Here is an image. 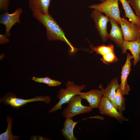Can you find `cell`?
I'll use <instances>...</instances> for the list:
<instances>
[{"label":"cell","instance_id":"27","mask_svg":"<svg viewBox=\"0 0 140 140\" xmlns=\"http://www.w3.org/2000/svg\"></svg>","mask_w":140,"mask_h":140},{"label":"cell","instance_id":"26","mask_svg":"<svg viewBox=\"0 0 140 140\" xmlns=\"http://www.w3.org/2000/svg\"><path fill=\"white\" fill-rule=\"evenodd\" d=\"M105 0H100V1L102 2H103Z\"/></svg>","mask_w":140,"mask_h":140},{"label":"cell","instance_id":"6","mask_svg":"<svg viewBox=\"0 0 140 140\" xmlns=\"http://www.w3.org/2000/svg\"><path fill=\"white\" fill-rule=\"evenodd\" d=\"M98 108L101 114L114 117L120 123L129 121L118 111L113 104L105 97L102 96Z\"/></svg>","mask_w":140,"mask_h":140},{"label":"cell","instance_id":"23","mask_svg":"<svg viewBox=\"0 0 140 140\" xmlns=\"http://www.w3.org/2000/svg\"><path fill=\"white\" fill-rule=\"evenodd\" d=\"M135 11V15L140 18V0H129Z\"/></svg>","mask_w":140,"mask_h":140},{"label":"cell","instance_id":"9","mask_svg":"<svg viewBox=\"0 0 140 140\" xmlns=\"http://www.w3.org/2000/svg\"><path fill=\"white\" fill-rule=\"evenodd\" d=\"M23 12V9L18 8L12 13H9L7 11L1 15L0 23L5 26V34L8 37L10 35V31L12 27L17 23L20 24V17Z\"/></svg>","mask_w":140,"mask_h":140},{"label":"cell","instance_id":"24","mask_svg":"<svg viewBox=\"0 0 140 140\" xmlns=\"http://www.w3.org/2000/svg\"><path fill=\"white\" fill-rule=\"evenodd\" d=\"M10 3L9 0H0L1 10L5 11H8Z\"/></svg>","mask_w":140,"mask_h":140},{"label":"cell","instance_id":"1","mask_svg":"<svg viewBox=\"0 0 140 140\" xmlns=\"http://www.w3.org/2000/svg\"><path fill=\"white\" fill-rule=\"evenodd\" d=\"M32 15L46 28V37L48 40L62 41L68 45L71 53L75 51L76 48L66 37L62 30L50 14L32 13Z\"/></svg>","mask_w":140,"mask_h":140},{"label":"cell","instance_id":"5","mask_svg":"<svg viewBox=\"0 0 140 140\" xmlns=\"http://www.w3.org/2000/svg\"><path fill=\"white\" fill-rule=\"evenodd\" d=\"M82 99L78 95L73 96L68 102L67 107L62 112L63 117L66 118H72L76 115L92 111L93 108L91 107L82 104Z\"/></svg>","mask_w":140,"mask_h":140},{"label":"cell","instance_id":"7","mask_svg":"<svg viewBox=\"0 0 140 140\" xmlns=\"http://www.w3.org/2000/svg\"><path fill=\"white\" fill-rule=\"evenodd\" d=\"M90 16L94 21L96 29L102 40L104 42L106 41L109 38L107 26L109 22V17L95 9L92 12Z\"/></svg>","mask_w":140,"mask_h":140},{"label":"cell","instance_id":"14","mask_svg":"<svg viewBox=\"0 0 140 140\" xmlns=\"http://www.w3.org/2000/svg\"><path fill=\"white\" fill-rule=\"evenodd\" d=\"M109 18L111 29L109 34V38L115 42L117 46L120 48L124 40L122 31L114 18Z\"/></svg>","mask_w":140,"mask_h":140},{"label":"cell","instance_id":"11","mask_svg":"<svg viewBox=\"0 0 140 140\" xmlns=\"http://www.w3.org/2000/svg\"><path fill=\"white\" fill-rule=\"evenodd\" d=\"M122 54L127 53V51L129 50L134 59L133 65L135 66L140 60V39L134 41L123 40L120 47Z\"/></svg>","mask_w":140,"mask_h":140},{"label":"cell","instance_id":"19","mask_svg":"<svg viewBox=\"0 0 140 140\" xmlns=\"http://www.w3.org/2000/svg\"><path fill=\"white\" fill-rule=\"evenodd\" d=\"M124 95L120 89L118 88L116 92L115 102L118 110L122 114L123 111L125 110L126 100Z\"/></svg>","mask_w":140,"mask_h":140},{"label":"cell","instance_id":"16","mask_svg":"<svg viewBox=\"0 0 140 140\" xmlns=\"http://www.w3.org/2000/svg\"><path fill=\"white\" fill-rule=\"evenodd\" d=\"M79 122L73 121L72 118H66L63 124V128L61 129L62 134L66 140H77L73 134L74 127Z\"/></svg>","mask_w":140,"mask_h":140},{"label":"cell","instance_id":"12","mask_svg":"<svg viewBox=\"0 0 140 140\" xmlns=\"http://www.w3.org/2000/svg\"><path fill=\"white\" fill-rule=\"evenodd\" d=\"M77 95L88 102L89 106L92 108H98L103 95L101 90L92 89L86 92H79Z\"/></svg>","mask_w":140,"mask_h":140},{"label":"cell","instance_id":"25","mask_svg":"<svg viewBox=\"0 0 140 140\" xmlns=\"http://www.w3.org/2000/svg\"><path fill=\"white\" fill-rule=\"evenodd\" d=\"M4 34H0V44L1 45L4 44L10 41V39Z\"/></svg>","mask_w":140,"mask_h":140},{"label":"cell","instance_id":"15","mask_svg":"<svg viewBox=\"0 0 140 140\" xmlns=\"http://www.w3.org/2000/svg\"><path fill=\"white\" fill-rule=\"evenodd\" d=\"M51 0H28L29 7L32 13L49 14L48 9Z\"/></svg>","mask_w":140,"mask_h":140},{"label":"cell","instance_id":"20","mask_svg":"<svg viewBox=\"0 0 140 140\" xmlns=\"http://www.w3.org/2000/svg\"><path fill=\"white\" fill-rule=\"evenodd\" d=\"M93 49L96 54L102 56L110 52H114V46L111 44L107 45L103 44L95 47Z\"/></svg>","mask_w":140,"mask_h":140},{"label":"cell","instance_id":"21","mask_svg":"<svg viewBox=\"0 0 140 140\" xmlns=\"http://www.w3.org/2000/svg\"><path fill=\"white\" fill-rule=\"evenodd\" d=\"M32 80L39 83H43L50 86H56L60 85L61 83L60 81L51 79L48 77L44 78H38L34 76L32 78Z\"/></svg>","mask_w":140,"mask_h":140},{"label":"cell","instance_id":"4","mask_svg":"<svg viewBox=\"0 0 140 140\" xmlns=\"http://www.w3.org/2000/svg\"><path fill=\"white\" fill-rule=\"evenodd\" d=\"M118 0H106L101 3L90 5L89 8L104 13L109 18H114L119 24L121 23L120 11Z\"/></svg>","mask_w":140,"mask_h":140},{"label":"cell","instance_id":"22","mask_svg":"<svg viewBox=\"0 0 140 140\" xmlns=\"http://www.w3.org/2000/svg\"><path fill=\"white\" fill-rule=\"evenodd\" d=\"M102 56L101 60L107 65H109L110 63L116 62L118 61V59L114 52H109Z\"/></svg>","mask_w":140,"mask_h":140},{"label":"cell","instance_id":"17","mask_svg":"<svg viewBox=\"0 0 140 140\" xmlns=\"http://www.w3.org/2000/svg\"><path fill=\"white\" fill-rule=\"evenodd\" d=\"M118 0L121 3L124 11L125 16L124 17L128 18L131 22L140 26V18L134 12L130 5L129 0Z\"/></svg>","mask_w":140,"mask_h":140},{"label":"cell","instance_id":"2","mask_svg":"<svg viewBox=\"0 0 140 140\" xmlns=\"http://www.w3.org/2000/svg\"><path fill=\"white\" fill-rule=\"evenodd\" d=\"M65 89H60L57 95V98L59 99L58 103L48 111L50 113L60 110L62 108V105L68 103L71 99L74 96L77 95L78 93L86 88L85 84L78 85L75 84L73 81H68L66 83Z\"/></svg>","mask_w":140,"mask_h":140},{"label":"cell","instance_id":"8","mask_svg":"<svg viewBox=\"0 0 140 140\" xmlns=\"http://www.w3.org/2000/svg\"><path fill=\"white\" fill-rule=\"evenodd\" d=\"M120 25L123 32L124 40L134 41L140 39V26L121 17Z\"/></svg>","mask_w":140,"mask_h":140},{"label":"cell","instance_id":"3","mask_svg":"<svg viewBox=\"0 0 140 140\" xmlns=\"http://www.w3.org/2000/svg\"><path fill=\"white\" fill-rule=\"evenodd\" d=\"M51 99L48 96L38 95L34 97L24 99L18 98L16 95L11 92L6 93L2 98L0 99V103L10 106L11 108L19 110L28 103L37 101H43L46 103H50Z\"/></svg>","mask_w":140,"mask_h":140},{"label":"cell","instance_id":"13","mask_svg":"<svg viewBox=\"0 0 140 140\" xmlns=\"http://www.w3.org/2000/svg\"><path fill=\"white\" fill-rule=\"evenodd\" d=\"M119 85L118 79L116 78H114L110 81L105 89L103 88L101 84L98 87L102 92L103 96L109 100L116 108L115 102V98L116 91L119 88Z\"/></svg>","mask_w":140,"mask_h":140},{"label":"cell","instance_id":"10","mask_svg":"<svg viewBox=\"0 0 140 140\" xmlns=\"http://www.w3.org/2000/svg\"><path fill=\"white\" fill-rule=\"evenodd\" d=\"M133 58V56L128 53L127 54L125 64L122 68L121 72V83L119 88L124 95H128L130 91V88L128 85L127 79L131 70V60Z\"/></svg>","mask_w":140,"mask_h":140},{"label":"cell","instance_id":"18","mask_svg":"<svg viewBox=\"0 0 140 140\" xmlns=\"http://www.w3.org/2000/svg\"><path fill=\"white\" fill-rule=\"evenodd\" d=\"M6 121L8 123L7 129L4 132L0 134V140H18L20 139L19 136L14 135L12 133V118L10 116H7Z\"/></svg>","mask_w":140,"mask_h":140}]
</instances>
